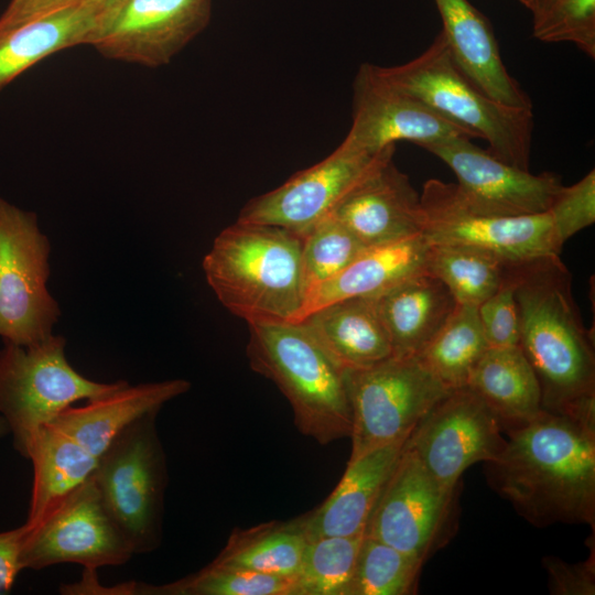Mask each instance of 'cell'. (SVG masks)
<instances>
[{"mask_svg":"<svg viewBox=\"0 0 595 595\" xmlns=\"http://www.w3.org/2000/svg\"><path fill=\"white\" fill-rule=\"evenodd\" d=\"M556 237L562 245L595 221V172L592 170L571 186H562L549 210Z\"/></svg>","mask_w":595,"mask_h":595,"instance_id":"37","label":"cell"},{"mask_svg":"<svg viewBox=\"0 0 595 595\" xmlns=\"http://www.w3.org/2000/svg\"><path fill=\"white\" fill-rule=\"evenodd\" d=\"M302 238L304 301L315 289L344 270L367 247L332 215L314 225Z\"/></svg>","mask_w":595,"mask_h":595,"instance_id":"33","label":"cell"},{"mask_svg":"<svg viewBox=\"0 0 595 595\" xmlns=\"http://www.w3.org/2000/svg\"><path fill=\"white\" fill-rule=\"evenodd\" d=\"M407 440L348 461L340 482L325 501L312 512L295 519L306 541L364 534L370 513Z\"/></svg>","mask_w":595,"mask_h":595,"instance_id":"20","label":"cell"},{"mask_svg":"<svg viewBox=\"0 0 595 595\" xmlns=\"http://www.w3.org/2000/svg\"><path fill=\"white\" fill-rule=\"evenodd\" d=\"M98 30V19L79 4L0 35V93L50 55L82 44L91 45Z\"/></svg>","mask_w":595,"mask_h":595,"instance_id":"26","label":"cell"},{"mask_svg":"<svg viewBox=\"0 0 595 595\" xmlns=\"http://www.w3.org/2000/svg\"><path fill=\"white\" fill-rule=\"evenodd\" d=\"M305 545L306 539L295 520L269 521L235 529L212 563L292 578Z\"/></svg>","mask_w":595,"mask_h":595,"instance_id":"28","label":"cell"},{"mask_svg":"<svg viewBox=\"0 0 595 595\" xmlns=\"http://www.w3.org/2000/svg\"><path fill=\"white\" fill-rule=\"evenodd\" d=\"M153 411L131 422L98 457L90 476L134 554L155 550L162 537L166 463Z\"/></svg>","mask_w":595,"mask_h":595,"instance_id":"7","label":"cell"},{"mask_svg":"<svg viewBox=\"0 0 595 595\" xmlns=\"http://www.w3.org/2000/svg\"><path fill=\"white\" fill-rule=\"evenodd\" d=\"M498 419L467 386L451 390L416 424L405 445L443 486L457 488L475 463L495 461L507 440Z\"/></svg>","mask_w":595,"mask_h":595,"instance_id":"13","label":"cell"},{"mask_svg":"<svg viewBox=\"0 0 595 595\" xmlns=\"http://www.w3.org/2000/svg\"><path fill=\"white\" fill-rule=\"evenodd\" d=\"M518 1L528 9L530 0H518Z\"/></svg>","mask_w":595,"mask_h":595,"instance_id":"44","label":"cell"},{"mask_svg":"<svg viewBox=\"0 0 595 595\" xmlns=\"http://www.w3.org/2000/svg\"><path fill=\"white\" fill-rule=\"evenodd\" d=\"M10 433V429L6 420L0 415V439Z\"/></svg>","mask_w":595,"mask_h":595,"instance_id":"43","label":"cell"},{"mask_svg":"<svg viewBox=\"0 0 595 595\" xmlns=\"http://www.w3.org/2000/svg\"><path fill=\"white\" fill-rule=\"evenodd\" d=\"M25 458L33 466V485L25 524H35L55 504L93 474L98 458L51 424L31 440Z\"/></svg>","mask_w":595,"mask_h":595,"instance_id":"27","label":"cell"},{"mask_svg":"<svg viewBox=\"0 0 595 595\" xmlns=\"http://www.w3.org/2000/svg\"><path fill=\"white\" fill-rule=\"evenodd\" d=\"M212 0H127L91 43L109 60L166 65L209 23Z\"/></svg>","mask_w":595,"mask_h":595,"instance_id":"16","label":"cell"},{"mask_svg":"<svg viewBox=\"0 0 595 595\" xmlns=\"http://www.w3.org/2000/svg\"><path fill=\"white\" fill-rule=\"evenodd\" d=\"M351 126L344 138L354 147L380 152L398 141L423 148L454 137H473L416 98L394 88L361 64L353 83Z\"/></svg>","mask_w":595,"mask_h":595,"instance_id":"17","label":"cell"},{"mask_svg":"<svg viewBox=\"0 0 595 595\" xmlns=\"http://www.w3.org/2000/svg\"><path fill=\"white\" fill-rule=\"evenodd\" d=\"M292 578L209 563L201 571L164 585H147L154 595H292Z\"/></svg>","mask_w":595,"mask_h":595,"instance_id":"34","label":"cell"},{"mask_svg":"<svg viewBox=\"0 0 595 595\" xmlns=\"http://www.w3.org/2000/svg\"><path fill=\"white\" fill-rule=\"evenodd\" d=\"M51 245L33 212L0 198V337L32 346L52 335L61 310L47 289Z\"/></svg>","mask_w":595,"mask_h":595,"instance_id":"9","label":"cell"},{"mask_svg":"<svg viewBox=\"0 0 595 595\" xmlns=\"http://www.w3.org/2000/svg\"><path fill=\"white\" fill-rule=\"evenodd\" d=\"M515 263H507L497 290L478 307L479 321L489 347L519 345Z\"/></svg>","mask_w":595,"mask_h":595,"instance_id":"36","label":"cell"},{"mask_svg":"<svg viewBox=\"0 0 595 595\" xmlns=\"http://www.w3.org/2000/svg\"><path fill=\"white\" fill-rule=\"evenodd\" d=\"M467 387L489 407L505 432L529 423L542 411L538 378L519 345L488 347Z\"/></svg>","mask_w":595,"mask_h":595,"instance_id":"25","label":"cell"},{"mask_svg":"<svg viewBox=\"0 0 595 595\" xmlns=\"http://www.w3.org/2000/svg\"><path fill=\"white\" fill-rule=\"evenodd\" d=\"M533 36L545 43L569 42L595 57V0H556L533 23Z\"/></svg>","mask_w":595,"mask_h":595,"instance_id":"35","label":"cell"},{"mask_svg":"<svg viewBox=\"0 0 595 595\" xmlns=\"http://www.w3.org/2000/svg\"><path fill=\"white\" fill-rule=\"evenodd\" d=\"M302 241L283 227L236 220L203 259L206 281L247 324L294 322L304 303Z\"/></svg>","mask_w":595,"mask_h":595,"instance_id":"3","label":"cell"},{"mask_svg":"<svg viewBox=\"0 0 595 595\" xmlns=\"http://www.w3.org/2000/svg\"><path fill=\"white\" fill-rule=\"evenodd\" d=\"M489 345L476 306L457 304L418 359L448 389L466 387Z\"/></svg>","mask_w":595,"mask_h":595,"instance_id":"29","label":"cell"},{"mask_svg":"<svg viewBox=\"0 0 595 595\" xmlns=\"http://www.w3.org/2000/svg\"><path fill=\"white\" fill-rule=\"evenodd\" d=\"M424 563L364 536L346 595H408L416 589Z\"/></svg>","mask_w":595,"mask_h":595,"instance_id":"32","label":"cell"},{"mask_svg":"<svg viewBox=\"0 0 595 595\" xmlns=\"http://www.w3.org/2000/svg\"><path fill=\"white\" fill-rule=\"evenodd\" d=\"M422 234L433 245H458L489 252L507 263L560 255L549 213L526 216H491L470 209L455 183L431 178L423 185Z\"/></svg>","mask_w":595,"mask_h":595,"instance_id":"11","label":"cell"},{"mask_svg":"<svg viewBox=\"0 0 595 595\" xmlns=\"http://www.w3.org/2000/svg\"><path fill=\"white\" fill-rule=\"evenodd\" d=\"M248 327L249 365L283 393L299 431L321 445L349 437L351 412L344 370L303 324L266 322Z\"/></svg>","mask_w":595,"mask_h":595,"instance_id":"4","label":"cell"},{"mask_svg":"<svg viewBox=\"0 0 595 595\" xmlns=\"http://www.w3.org/2000/svg\"><path fill=\"white\" fill-rule=\"evenodd\" d=\"M191 383L170 379L131 386L128 382L115 392L89 400L83 407L71 405L51 424L68 435L97 458L111 441L134 420L160 409L170 400L187 392Z\"/></svg>","mask_w":595,"mask_h":595,"instance_id":"21","label":"cell"},{"mask_svg":"<svg viewBox=\"0 0 595 595\" xmlns=\"http://www.w3.org/2000/svg\"><path fill=\"white\" fill-rule=\"evenodd\" d=\"M82 2L83 0H11L0 17V35Z\"/></svg>","mask_w":595,"mask_h":595,"instance_id":"39","label":"cell"},{"mask_svg":"<svg viewBox=\"0 0 595 595\" xmlns=\"http://www.w3.org/2000/svg\"><path fill=\"white\" fill-rule=\"evenodd\" d=\"M502 453L486 463L490 486L537 527L595 526V423L542 410L507 431Z\"/></svg>","mask_w":595,"mask_h":595,"instance_id":"1","label":"cell"},{"mask_svg":"<svg viewBox=\"0 0 595 595\" xmlns=\"http://www.w3.org/2000/svg\"><path fill=\"white\" fill-rule=\"evenodd\" d=\"M127 0H83L87 8L99 21V28L107 22Z\"/></svg>","mask_w":595,"mask_h":595,"instance_id":"41","label":"cell"},{"mask_svg":"<svg viewBox=\"0 0 595 595\" xmlns=\"http://www.w3.org/2000/svg\"><path fill=\"white\" fill-rule=\"evenodd\" d=\"M456 489L440 484L404 444L364 536L425 563L448 538Z\"/></svg>","mask_w":595,"mask_h":595,"instance_id":"12","label":"cell"},{"mask_svg":"<svg viewBox=\"0 0 595 595\" xmlns=\"http://www.w3.org/2000/svg\"><path fill=\"white\" fill-rule=\"evenodd\" d=\"M556 0H530L528 10L532 13L533 23L539 21Z\"/></svg>","mask_w":595,"mask_h":595,"instance_id":"42","label":"cell"},{"mask_svg":"<svg viewBox=\"0 0 595 595\" xmlns=\"http://www.w3.org/2000/svg\"><path fill=\"white\" fill-rule=\"evenodd\" d=\"M423 149L454 172L461 198L479 214L511 217L547 213L563 186L558 174H533L508 164L468 137L448 138Z\"/></svg>","mask_w":595,"mask_h":595,"instance_id":"15","label":"cell"},{"mask_svg":"<svg viewBox=\"0 0 595 595\" xmlns=\"http://www.w3.org/2000/svg\"><path fill=\"white\" fill-rule=\"evenodd\" d=\"M519 347L533 368L542 410L595 423L594 342L560 255L515 262Z\"/></svg>","mask_w":595,"mask_h":595,"instance_id":"2","label":"cell"},{"mask_svg":"<svg viewBox=\"0 0 595 595\" xmlns=\"http://www.w3.org/2000/svg\"><path fill=\"white\" fill-rule=\"evenodd\" d=\"M25 534V524L0 532V594L12 589L18 574L23 570L21 552Z\"/></svg>","mask_w":595,"mask_h":595,"instance_id":"40","label":"cell"},{"mask_svg":"<svg viewBox=\"0 0 595 595\" xmlns=\"http://www.w3.org/2000/svg\"><path fill=\"white\" fill-rule=\"evenodd\" d=\"M392 158L361 178L331 214L367 247L423 231L421 197Z\"/></svg>","mask_w":595,"mask_h":595,"instance_id":"18","label":"cell"},{"mask_svg":"<svg viewBox=\"0 0 595 595\" xmlns=\"http://www.w3.org/2000/svg\"><path fill=\"white\" fill-rule=\"evenodd\" d=\"M429 249L423 234L366 247L344 270L306 296L294 322L335 301L376 296L424 271Z\"/></svg>","mask_w":595,"mask_h":595,"instance_id":"23","label":"cell"},{"mask_svg":"<svg viewBox=\"0 0 595 595\" xmlns=\"http://www.w3.org/2000/svg\"><path fill=\"white\" fill-rule=\"evenodd\" d=\"M396 145L371 153L343 142L318 163L279 187L251 198L237 220L283 227L303 236L329 216L340 199L372 169L393 156Z\"/></svg>","mask_w":595,"mask_h":595,"instance_id":"14","label":"cell"},{"mask_svg":"<svg viewBox=\"0 0 595 595\" xmlns=\"http://www.w3.org/2000/svg\"><path fill=\"white\" fill-rule=\"evenodd\" d=\"M441 33L459 69L484 94L499 104L532 109V101L506 68L487 18L468 0H434Z\"/></svg>","mask_w":595,"mask_h":595,"instance_id":"19","label":"cell"},{"mask_svg":"<svg viewBox=\"0 0 595 595\" xmlns=\"http://www.w3.org/2000/svg\"><path fill=\"white\" fill-rule=\"evenodd\" d=\"M506 264L476 248L430 244L425 270L445 284L457 304L478 307L499 286Z\"/></svg>","mask_w":595,"mask_h":595,"instance_id":"30","label":"cell"},{"mask_svg":"<svg viewBox=\"0 0 595 595\" xmlns=\"http://www.w3.org/2000/svg\"><path fill=\"white\" fill-rule=\"evenodd\" d=\"M25 527L21 552L23 570L75 563L96 571L123 565L134 555L90 477L55 504L35 524Z\"/></svg>","mask_w":595,"mask_h":595,"instance_id":"10","label":"cell"},{"mask_svg":"<svg viewBox=\"0 0 595 595\" xmlns=\"http://www.w3.org/2000/svg\"><path fill=\"white\" fill-rule=\"evenodd\" d=\"M379 76L416 98L445 119L487 142L499 160L529 170L532 147V109L497 102L459 69L440 32L429 47L397 66L375 65Z\"/></svg>","mask_w":595,"mask_h":595,"instance_id":"5","label":"cell"},{"mask_svg":"<svg viewBox=\"0 0 595 595\" xmlns=\"http://www.w3.org/2000/svg\"><path fill=\"white\" fill-rule=\"evenodd\" d=\"M351 412L349 461L407 440L422 418L451 389L416 356H391L344 371Z\"/></svg>","mask_w":595,"mask_h":595,"instance_id":"8","label":"cell"},{"mask_svg":"<svg viewBox=\"0 0 595 595\" xmlns=\"http://www.w3.org/2000/svg\"><path fill=\"white\" fill-rule=\"evenodd\" d=\"M543 566L549 574L550 589L555 595L595 594V554L580 563H567L556 556H544Z\"/></svg>","mask_w":595,"mask_h":595,"instance_id":"38","label":"cell"},{"mask_svg":"<svg viewBox=\"0 0 595 595\" xmlns=\"http://www.w3.org/2000/svg\"><path fill=\"white\" fill-rule=\"evenodd\" d=\"M299 322L344 371L367 368L393 355L372 296L335 301Z\"/></svg>","mask_w":595,"mask_h":595,"instance_id":"22","label":"cell"},{"mask_svg":"<svg viewBox=\"0 0 595 595\" xmlns=\"http://www.w3.org/2000/svg\"><path fill=\"white\" fill-rule=\"evenodd\" d=\"M372 298L388 332L393 356H416L457 305L445 284L426 270Z\"/></svg>","mask_w":595,"mask_h":595,"instance_id":"24","label":"cell"},{"mask_svg":"<svg viewBox=\"0 0 595 595\" xmlns=\"http://www.w3.org/2000/svg\"><path fill=\"white\" fill-rule=\"evenodd\" d=\"M0 349V415L9 425L15 451L25 458L36 432L80 400L108 396L127 381L98 382L67 360L66 340L51 335L32 346L3 343Z\"/></svg>","mask_w":595,"mask_h":595,"instance_id":"6","label":"cell"},{"mask_svg":"<svg viewBox=\"0 0 595 595\" xmlns=\"http://www.w3.org/2000/svg\"><path fill=\"white\" fill-rule=\"evenodd\" d=\"M364 534L306 541L292 595H346Z\"/></svg>","mask_w":595,"mask_h":595,"instance_id":"31","label":"cell"}]
</instances>
